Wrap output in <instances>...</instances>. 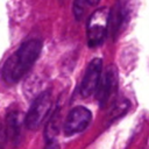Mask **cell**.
<instances>
[{
    "label": "cell",
    "instance_id": "obj_1",
    "mask_svg": "<svg viewBox=\"0 0 149 149\" xmlns=\"http://www.w3.org/2000/svg\"><path fill=\"white\" fill-rule=\"evenodd\" d=\"M42 50L40 40H29L10 55L2 65L1 76L7 84L19 81L33 66Z\"/></svg>",
    "mask_w": 149,
    "mask_h": 149
},
{
    "label": "cell",
    "instance_id": "obj_2",
    "mask_svg": "<svg viewBox=\"0 0 149 149\" xmlns=\"http://www.w3.org/2000/svg\"><path fill=\"white\" fill-rule=\"evenodd\" d=\"M111 10L107 7H101L92 13L87 21V44L91 48L99 47L107 35V28L109 27Z\"/></svg>",
    "mask_w": 149,
    "mask_h": 149
},
{
    "label": "cell",
    "instance_id": "obj_3",
    "mask_svg": "<svg viewBox=\"0 0 149 149\" xmlns=\"http://www.w3.org/2000/svg\"><path fill=\"white\" fill-rule=\"evenodd\" d=\"M51 108V93L49 91H45L41 93L31 104L26 118H24V123L28 129L35 130L37 129L47 114L49 113Z\"/></svg>",
    "mask_w": 149,
    "mask_h": 149
},
{
    "label": "cell",
    "instance_id": "obj_4",
    "mask_svg": "<svg viewBox=\"0 0 149 149\" xmlns=\"http://www.w3.org/2000/svg\"><path fill=\"white\" fill-rule=\"evenodd\" d=\"M91 112L84 106H77L72 108L64 123V133L66 136H72L83 132L91 121Z\"/></svg>",
    "mask_w": 149,
    "mask_h": 149
},
{
    "label": "cell",
    "instance_id": "obj_5",
    "mask_svg": "<svg viewBox=\"0 0 149 149\" xmlns=\"http://www.w3.org/2000/svg\"><path fill=\"white\" fill-rule=\"evenodd\" d=\"M101 73H102V61L100 58L92 59L86 68L85 74L80 84V94L83 97H90L95 92Z\"/></svg>",
    "mask_w": 149,
    "mask_h": 149
},
{
    "label": "cell",
    "instance_id": "obj_6",
    "mask_svg": "<svg viewBox=\"0 0 149 149\" xmlns=\"http://www.w3.org/2000/svg\"><path fill=\"white\" fill-rule=\"evenodd\" d=\"M118 88V76L116 71L113 68H108L104 73H101L99 84L95 90V99L100 104V106H104L109 98L114 94V92Z\"/></svg>",
    "mask_w": 149,
    "mask_h": 149
},
{
    "label": "cell",
    "instance_id": "obj_7",
    "mask_svg": "<svg viewBox=\"0 0 149 149\" xmlns=\"http://www.w3.org/2000/svg\"><path fill=\"white\" fill-rule=\"evenodd\" d=\"M125 19H126V7L121 1H118V3H115L114 6V9L109 14V26L112 28L114 36L118 35L119 30L125 23Z\"/></svg>",
    "mask_w": 149,
    "mask_h": 149
},
{
    "label": "cell",
    "instance_id": "obj_8",
    "mask_svg": "<svg viewBox=\"0 0 149 149\" xmlns=\"http://www.w3.org/2000/svg\"><path fill=\"white\" fill-rule=\"evenodd\" d=\"M6 129H7V135L14 141L17 140L20 135V127H21V119L19 112H12L7 115L6 118Z\"/></svg>",
    "mask_w": 149,
    "mask_h": 149
},
{
    "label": "cell",
    "instance_id": "obj_9",
    "mask_svg": "<svg viewBox=\"0 0 149 149\" xmlns=\"http://www.w3.org/2000/svg\"><path fill=\"white\" fill-rule=\"evenodd\" d=\"M88 5L87 0H74L73 3V14L77 20H80L85 13V7Z\"/></svg>",
    "mask_w": 149,
    "mask_h": 149
},
{
    "label": "cell",
    "instance_id": "obj_10",
    "mask_svg": "<svg viewBox=\"0 0 149 149\" xmlns=\"http://www.w3.org/2000/svg\"><path fill=\"white\" fill-rule=\"evenodd\" d=\"M99 1H100V0H87L88 5H91V6H94V5H97Z\"/></svg>",
    "mask_w": 149,
    "mask_h": 149
}]
</instances>
